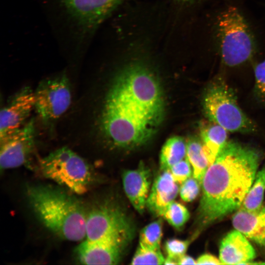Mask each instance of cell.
I'll return each mask as SVG.
<instances>
[{
	"mask_svg": "<svg viewBox=\"0 0 265 265\" xmlns=\"http://www.w3.org/2000/svg\"><path fill=\"white\" fill-rule=\"evenodd\" d=\"M197 265H222L220 260L213 255L205 254L200 256L196 260Z\"/></svg>",
	"mask_w": 265,
	"mask_h": 265,
	"instance_id": "83f0119b",
	"label": "cell"
},
{
	"mask_svg": "<svg viewBox=\"0 0 265 265\" xmlns=\"http://www.w3.org/2000/svg\"><path fill=\"white\" fill-rule=\"evenodd\" d=\"M26 195L36 216L51 231L70 241L85 238L87 214L74 197L59 188L43 185L28 186Z\"/></svg>",
	"mask_w": 265,
	"mask_h": 265,
	"instance_id": "3957f363",
	"label": "cell"
},
{
	"mask_svg": "<svg viewBox=\"0 0 265 265\" xmlns=\"http://www.w3.org/2000/svg\"><path fill=\"white\" fill-rule=\"evenodd\" d=\"M134 232H125L97 240L85 239L77 247L76 254L84 265H115L120 261Z\"/></svg>",
	"mask_w": 265,
	"mask_h": 265,
	"instance_id": "9c48e42d",
	"label": "cell"
},
{
	"mask_svg": "<svg viewBox=\"0 0 265 265\" xmlns=\"http://www.w3.org/2000/svg\"><path fill=\"white\" fill-rule=\"evenodd\" d=\"M255 257L253 247L237 230L229 233L220 243L219 260L222 265H246Z\"/></svg>",
	"mask_w": 265,
	"mask_h": 265,
	"instance_id": "5bb4252c",
	"label": "cell"
},
{
	"mask_svg": "<svg viewBox=\"0 0 265 265\" xmlns=\"http://www.w3.org/2000/svg\"><path fill=\"white\" fill-rule=\"evenodd\" d=\"M186 149L187 144L182 137L176 136L168 139L161 150V169L169 170L173 165L186 158Z\"/></svg>",
	"mask_w": 265,
	"mask_h": 265,
	"instance_id": "ac0fdd59",
	"label": "cell"
},
{
	"mask_svg": "<svg viewBox=\"0 0 265 265\" xmlns=\"http://www.w3.org/2000/svg\"><path fill=\"white\" fill-rule=\"evenodd\" d=\"M179 191L177 183L170 171L163 170L154 182L146 207L154 215L162 216L167 206L174 201Z\"/></svg>",
	"mask_w": 265,
	"mask_h": 265,
	"instance_id": "9a60e30c",
	"label": "cell"
},
{
	"mask_svg": "<svg viewBox=\"0 0 265 265\" xmlns=\"http://www.w3.org/2000/svg\"><path fill=\"white\" fill-rule=\"evenodd\" d=\"M164 264V265H177L178 264V262L174 259L167 257V258L165 259Z\"/></svg>",
	"mask_w": 265,
	"mask_h": 265,
	"instance_id": "f546056e",
	"label": "cell"
},
{
	"mask_svg": "<svg viewBox=\"0 0 265 265\" xmlns=\"http://www.w3.org/2000/svg\"><path fill=\"white\" fill-rule=\"evenodd\" d=\"M202 106L209 121L227 131L252 133L256 130L255 124L239 107L235 91L220 76L215 77L208 85Z\"/></svg>",
	"mask_w": 265,
	"mask_h": 265,
	"instance_id": "5b68a950",
	"label": "cell"
},
{
	"mask_svg": "<svg viewBox=\"0 0 265 265\" xmlns=\"http://www.w3.org/2000/svg\"><path fill=\"white\" fill-rule=\"evenodd\" d=\"M265 191V166L259 171L254 181L240 207L247 211L254 212L263 206Z\"/></svg>",
	"mask_w": 265,
	"mask_h": 265,
	"instance_id": "ffe728a7",
	"label": "cell"
},
{
	"mask_svg": "<svg viewBox=\"0 0 265 265\" xmlns=\"http://www.w3.org/2000/svg\"><path fill=\"white\" fill-rule=\"evenodd\" d=\"M165 259L160 250H152L139 245L132 260V265H162Z\"/></svg>",
	"mask_w": 265,
	"mask_h": 265,
	"instance_id": "603a6c76",
	"label": "cell"
},
{
	"mask_svg": "<svg viewBox=\"0 0 265 265\" xmlns=\"http://www.w3.org/2000/svg\"><path fill=\"white\" fill-rule=\"evenodd\" d=\"M175 0L178 2L186 3H192L198 0Z\"/></svg>",
	"mask_w": 265,
	"mask_h": 265,
	"instance_id": "4dcf8cb0",
	"label": "cell"
},
{
	"mask_svg": "<svg viewBox=\"0 0 265 265\" xmlns=\"http://www.w3.org/2000/svg\"><path fill=\"white\" fill-rule=\"evenodd\" d=\"M191 164L186 158L173 165L169 171L177 184H182L188 178L190 177L192 174Z\"/></svg>",
	"mask_w": 265,
	"mask_h": 265,
	"instance_id": "4316f807",
	"label": "cell"
},
{
	"mask_svg": "<svg viewBox=\"0 0 265 265\" xmlns=\"http://www.w3.org/2000/svg\"><path fill=\"white\" fill-rule=\"evenodd\" d=\"M190 243L189 240H181L176 238L168 239L164 244V248L167 257L175 259L178 262L184 255Z\"/></svg>",
	"mask_w": 265,
	"mask_h": 265,
	"instance_id": "d4e9b609",
	"label": "cell"
},
{
	"mask_svg": "<svg viewBox=\"0 0 265 265\" xmlns=\"http://www.w3.org/2000/svg\"><path fill=\"white\" fill-rule=\"evenodd\" d=\"M162 236V222L160 219L144 227L139 235V245L145 248L159 250Z\"/></svg>",
	"mask_w": 265,
	"mask_h": 265,
	"instance_id": "44dd1931",
	"label": "cell"
},
{
	"mask_svg": "<svg viewBox=\"0 0 265 265\" xmlns=\"http://www.w3.org/2000/svg\"><path fill=\"white\" fill-rule=\"evenodd\" d=\"M1 170L23 165L35 146V128L32 119L15 131L0 138Z\"/></svg>",
	"mask_w": 265,
	"mask_h": 265,
	"instance_id": "30bf717a",
	"label": "cell"
},
{
	"mask_svg": "<svg viewBox=\"0 0 265 265\" xmlns=\"http://www.w3.org/2000/svg\"><path fill=\"white\" fill-rule=\"evenodd\" d=\"M215 22L217 46L223 64L236 67L251 59L256 52V42L240 11L235 6H228L219 13Z\"/></svg>",
	"mask_w": 265,
	"mask_h": 265,
	"instance_id": "277c9868",
	"label": "cell"
},
{
	"mask_svg": "<svg viewBox=\"0 0 265 265\" xmlns=\"http://www.w3.org/2000/svg\"><path fill=\"white\" fill-rule=\"evenodd\" d=\"M196 261L192 257L184 255L178 260V265H196Z\"/></svg>",
	"mask_w": 265,
	"mask_h": 265,
	"instance_id": "f1b7e54d",
	"label": "cell"
},
{
	"mask_svg": "<svg viewBox=\"0 0 265 265\" xmlns=\"http://www.w3.org/2000/svg\"><path fill=\"white\" fill-rule=\"evenodd\" d=\"M34 92L26 89L0 111V138L22 127L34 108Z\"/></svg>",
	"mask_w": 265,
	"mask_h": 265,
	"instance_id": "7c38bea8",
	"label": "cell"
},
{
	"mask_svg": "<svg viewBox=\"0 0 265 265\" xmlns=\"http://www.w3.org/2000/svg\"><path fill=\"white\" fill-rule=\"evenodd\" d=\"M189 212L182 204L173 201L166 208L162 216L173 227L180 230L189 218Z\"/></svg>",
	"mask_w": 265,
	"mask_h": 265,
	"instance_id": "7402d4cb",
	"label": "cell"
},
{
	"mask_svg": "<svg viewBox=\"0 0 265 265\" xmlns=\"http://www.w3.org/2000/svg\"><path fill=\"white\" fill-rule=\"evenodd\" d=\"M134 230L126 211L113 201L99 204L87 214L86 239L97 240L120 233L134 232Z\"/></svg>",
	"mask_w": 265,
	"mask_h": 265,
	"instance_id": "52a82bcc",
	"label": "cell"
},
{
	"mask_svg": "<svg viewBox=\"0 0 265 265\" xmlns=\"http://www.w3.org/2000/svg\"><path fill=\"white\" fill-rule=\"evenodd\" d=\"M210 122V124L204 126L200 132L203 149L210 166L228 142V131L218 124Z\"/></svg>",
	"mask_w": 265,
	"mask_h": 265,
	"instance_id": "e0dca14e",
	"label": "cell"
},
{
	"mask_svg": "<svg viewBox=\"0 0 265 265\" xmlns=\"http://www.w3.org/2000/svg\"><path fill=\"white\" fill-rule=\"evenodd\" d=\"M150 171L141 162L138 168L125 171L122 175L123 187L126 194L134 209L142 213L146 207L150 193Z\"/></svg>",
	"mask_w": 265,
	"mask_h": 265,
	"instance_id": "4fadbf2b",
	"label": "cell"
},
{
	"mask_svg": "<svg viewBox=\"0 0 265 265\" xmlns=\"http://www.w3.org/2000/svg\"><path fill=\"white\" fill-rule=\"evenodd\" d=\"M232 223L236 230L265 247V205L254 212L239 208L233 216Z\"/></svg>",
	"mask_w": 265,
	"mask_h": 265,
	"instance_id": "2e32d148",
	"label": "cell"
},
{
	"mask_svg": "<svg viewBox=\"0 0 265 265\" xmlns=\"http://www.w3.org/2000/svg\"><path fill=\"white\" fill-rule=\"evenodd\" d=\"M200 184L194 177H189L184 182L179 189L182 199L187 202L194 200L199 193Z\"/></svg>",
	"mask_w": 265,
	"mask_h": 265,
	"instance_id": "484cf974",
	"label": "cell"
},
{
	"mask_svg": "<svg viewBox=\"0 0 265 265\" xmlns=\"http://www.w3.org/2000/svg\"><path fill=\"white\" fill-rule=\"evenodd\" d=\"M186 158L192 167L193 177L201 184L210 163L203 149V143L196 138L186 143Z\"/></svg>",
	"mask_w": 265,
	"mask_h": 265,
	"instance_id": "d6986e66",
	"label": "cell"
},
{
	"mask_svg": "<svg viewBox=\"0 0 265 265\" xmlns=\"http://www.w3.org/2000/svg\"><path fill=\"white\" fill-rule=\"evenodd\" d=\"M34 108L44 121L54 120L62 116L71 103V92L68 79L57 77L41 83L34 92Z\"/></svg>",
	"mask_w": 265,
	"mask_h": 265,
	"instance_id": "ba28073f",
	"label": "cell"
},
{
	"mask_svg": "<svg viewBox=\"0 0 265 265\" xmlns=\"http://www.w3.org/2000/svg\"><path fill=\"white\" fill-rule=\"evenodd\" d=\"M39 168L45 178L79 194L86 192L91 180L87 162L67 147L58 149L42 158Z\"/></svg>",
	"mask_w": 265,
	"mask_h": 265,
	"instance_id": "8992f818",
	"label": "cell"
},
{
	"mask_svg": "<svg viewBox=\"0 0 265 265\" xmlns=\"http://www.w3.org/2000/svg\"><path fill=\"white\" fill-rule=\"evenodd\" d=\"M254 94L259 102L265 105V58L255 65Z\"/></svg>",
	"mask_w": 265,
	"mask_h": 265,
	"instance_id": "cb8c5ba5",
	"label": "cell"
},
{
	"mask_svg": "<svg viewBox=\"0 0 265 265\" xmlns=\"http://www.w3.org/2000/svg\"><path fill=\"white\" fill-rule=\"evenodd\" d=\"M260 159L255 149L227 142L203 178L198 226L204 227L240 208L254 181Z\"/></svg>",
	"mask_w": 265,
	"mask_h": 265,
	"instance_id": "7a4b0ae2",
	"label": "cell"
},
{
	"mask_svg": "<svg viewBox=\"0 0 265 265\" xmlns=\"http://www.w3.org/2000/svg\"><path fill=\"white\" fill-rule=\"evenodd\" d=\"M161 88L155 75L144 64H129L119 73L105 99L100 128L118 147L132 148L147 142L163 115Z\"/></svg>",
	"mask_w": 265,
	"mask_h": 265,
	"instance_id": "6da1fadb",
	"label": "cell"
},
{
	"mask_svg": "<svg viewBox=\"0 0 265 265\" xmlns=\"http://www.w3.org/2000/svg\"><path fill=\"white\" fill-rule=\"evenodd\" d=\"M123 0H62L70 16L84 29L97 27Z\"/></svg>",
	"mask_w": 265,
	"mask_h": 265,
	"instance_id": "8fae6325",
	"label": "cell"
}]
</instances>
